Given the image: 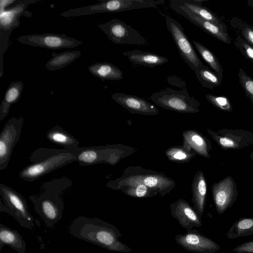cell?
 Instances as JSON below:
<instances>
[{
    "mask_svg": "<svg viewBox=\"0 0 253 253\" xmlns=\"http://www.w3.org/2000/svg\"><path fill=\"white\" fill-rule=\"evenodd\" d=\"M247 4L251 7H253V0H248L247 1Z\"/></svg>",
    "mask_w": 253,
    "mask_h": 253,
    "instance_id": "obj_40",
    "label": "cell"
},
{
    "mask_svg": "<svg viewBox=\"0 0 253 253\" xmlns=\"http://www.w3.org/2000/svg\"><path fill=\"white\" fill-rule=\"evenodd\" d=\"M69 231L73 236L109 251L129 253L132 249L119 240L122 236L114 225L97 218L78 216L72 221Z\"/></svg>",
    "mask_w": 253,
    "mask_h": 253,
    "instance_id": "obj_1",
    "label": "cell"
},
{
    "mask_svg": "<svg viewBox=\"0 0 253 253\" xmlns=\"http://www.w3.org/2000/svg\"><path fill=\"white\" fill-rule=\"evenodd\" d=\"M249 158L251 160H253V151L252 152V153H251L250 156H249Z\"/></svg>",
    "mask_w": 253,
    "mask_h": 253,
    "instance_id": "obj_41",
    "label": "cell"
},
{
    "mask_svg": "<svg viewBox=\"0 0 253 253\" xmlns=\"http://www.w3.org/2000/svg\"><path fill=\"white\" fill-rule=\"evenodd\" d=\"M167 27L170 33L180 55L191 70L202 64L181 24L168 15H165Z\"/></svg>",
    "mask_w": 253,
    "mask_h": 253,
    "instance_id": "obj_10",
    "label": "cell"
},
{
    "mask_svg": "<svg viewBox=\"0 0 253 253\" xmlns=\"http://www.w3.org/2000/svg\"><path fill=\"white\" fill-rule=\"evenodd\" d=\"M78 148L39 147L30 155L29 161L31 163L20 171L19 177L23 180L32 182L56 169L77 161Z\"/></svg>",
    "mask_w": 253,
    "mask_h": 253,
    "instance_id": "obj_3",
    "label": "cell"
},
{
    "mask_svg": "<svg viewBox=\"0 0 253 253\" xmlns=\"http://www.w3.org/2000/svg\"><path fill=\"white\" fill-rule=\"evenodd\" d=\"M191 190L193 207L201 218L204 212L207 195V182L202 170H199L195 174Z\"/></svg>",
    "mask_w": 253,
    "mask_h": 253,
    "instance_id": "obj_21",
    "label": "cell"
},
{
    "mask_svg": "<svg viewBox=\"0 0 253 253\" xmlns=\"http://www.w3.org/2000/svg\"><path fill=\"white\" fill-rule=\"evenodd\" d=\"M16 40L22 44L53 50L74 48L83 43L82 42L64 34L27 35L20 36Z\"/></svg>",
    "mask_w": 253,
    "mask_h": 253,
    "instance_id": "obj_14",
    "label": "cell"
},
{
    "mask_svg": "<svg viewBox=\"0 0 253 253\" xmlns=\"http://www.w3.org/2000/svg\"><path fill=\"white\" fill-rule=\"evenodd\" d=\"M24 118L13 117L5 124L0 134V171L8 166L14 146L19 141Z\"/></svg>",
    "mask_w": 253,
    "mask_h": 253,
    "instance_id": "obj_12",
    "label": "cell"
},
{
    "mask_svg": "<svg viewBox=\"0 0 253 253\" xmlns=\"http://www.w3.org/2000/svg\"><path fill=\"white\" fill-rule=\"evenodd\" d=\"M183 143L189 146L196 154L205 158H210L212 148L210 139L200 132L193 129L182 133Z\"/></svg>",
    "mask_w": 253,
    "mask_h": 253,
    "instance_id": "obj_22",
    "label": "cell"
},
{
    "mask_svg": "<svg viewBox=\"0 0 253 253\" xmlns=\"http://www.w3.org/2000/svg\"><path fill=\"white\" fill-rule=\"evenodd\" d=\"M46 138L50 142L60 145L64 149H75L79 147V141L58 125L55 126L47 131Z\"/></svg>",
    "mask_w": 253,
    "mask_h": 253,
    "instance_id": "obj_25",
    "label": "cell"
},
{
    "mask_svg": "<svg viewBox=\"0 0 253 253\" xmlns=\"http://www.w3.org/2000/svg\"><path fill=\"white\" fill-rule=\"evenodd\" d=\"M88 71L102 81L123 79V72L114 64L108 62L94 63L87 68Z\"/></svg>",
    "mask_w": 253,
    "mask_h": 253,
    "instance_id": "obj_27",
    "label": "cell"
},
{
    "mask_svg": "<svg viewBox=\"0 0 253 253\" xmlns=\"http://www.w3.org/2000/svg\"><path fill=\"white\" fill-rule=\"evenodd\" d=\"M23 85L21 81L13 82L10 84L0 105V121H2L7 116L11 106L19 100Z\"/></svg>",
    "mask_w": 253,
    "mask_h": 253,
    "instance_id": "obj_26",
    "label": "cell"
},
{
    "mask_svg": "<svg viewBox=\"0 0 253 253\" xmlns=\"http://www.w3.org/2000/svg\"><path fill=\"white\" fill-rule=\"evenodd\" d=\"M234 43L241 54L253 63V46L240 36H237L234 40Z\"/></svg>",
    "mask_w": 253,
    "mask_h": 253,
    "instance_id": "obj_37",
    "label": "cell"
},
{
    "mask_svg": "<svg viewBox=\"0 0 253 253\" xmlns=\"http://www.w3.org/2000/svg\"><path fill=\"white\" fill-rule=\"evenodd\" d=\"M238 77L246 96L249 98L253 107V79L241 68L238 70Z\"/></svg>",
    "mask_w": 253,
    "mask_h": 253,
    "instance_id": "obj_36",
    "label": "cell"
},
{
    "mask_svg": "<svg viewBox=\"0 0 253 253\" xmlns=\"http://www.w3.org/2000/svg\"><path fill=\"white\" fill-rule=\"evenodd\" d=\"M230 24L237 36H241L253 46V26L237 16H234L231 19Z\"/></svg>",
    "mask_w": 253,
    "mask_h": 253,
    "instance_id": "obj_34",
    "label": "cell"
},
{
    "mask_svg": "<svg viewBox=\"0 0 253 253\" xmlns=\"http://www.w3.org/2000/svg\"><path fill=\"white\" fill-rule=\"evenodd\" d=\"M114 190H121L126 195L133 198H151L157 195L158 192L142 184L123 185Z\"/></svg>",
    "mask_w": 253,
    "mask_h": 253,
    "instance_id": "obj_32",
    "label": "cell"
},
{
    "mask_svg": "<svg viewBox=\"0 0 253 253\" xmlns=\"http://www.w3.org/2000/svg\"><path fill=\"white\" fill-rule=\"evenodd\" d=\"M208 134L223 149H240L253 146V132L244 129H207Z\"/></svg>",
    "mask_w": 253,
    "mask_h": 253,
    "instance_id": "obj_13",
    "label": "cell"
},
{
    "mask_svg": "<svg viewBox=\"0 0 253 253\" xmlns=\"http://www.w3.org/2000/svg\"><path fill=\"white\" fill-rule=\"evenodd\" d=\"M236 253H253V240L242 243L233 249Z\"/></svg>",
    "mask_w": 253,
    "mask_h": 253,
    "instance_id": "obj_38",
    "label": "cell"
},
{
    "mask_svg": "<svg viewBox=\"0 0 253 253\" xmlns=\"http://www.w3.org/2000/svg\"><path fill=\"white\" fill-rule=\"evenodd\" d=\"M192 42L196 49L205 61L219 77L222 78L223 68L214 54L199 42L195 40H192Z\"/></svg>",
    "mask_w": 253,
    "mask_h": 253,
    "instance_id": "obj_33",
    "label": "cell"
},
{
    "mask_svg": "<svg viewBox=\"0 0 253 253\" xmlns=\"http://www.w3.org/2000/svg\"><path fill=\"white\" fill-rule=\"evenodd\" d=\"M150 99L157 106L165 109L182 113L200 112V102L191 96L185 88L177 90L168 87L153 93Z\"/></svg>",
    "mask_w": 253,
    "mask_h": 253,
    "instance_id": "obj_6",
    "label": "cell"
},
{
    "mask_svg": "<svg viewBox=\"0 0 253 253\" xmlns=\"http://www.w3.org/2000/svg\"><path fill=\"white\" fill-rule=\"evenodd\" d=\"M176 243L183 249L195 253H215L219 245L196 229L187 230L184 234L175 236Z\"/></svg>",
    "mask_w": 253,
    "mask_h": 253,
    "instance_id": "obj_16",
    "label": "cell"
},
{
    "mask_svg": "<svg viewBox=\"0 0 253 253\" xmlns=\"http://www.w3.org/2000/svg\"><path fill=\"white\" fill-rule=\"evenodd\" d=\"M194 72L203 87L212 89L214 87H218L222 83V78L203 63L197 67Z\"/></svg>",
    "mask_w": 253,
    "mask_h": 253,
    "instance_id": "obj_29",
    "label": "cell"
},
{
    "mask_svg": "<svg viewBox=\"0 0 253 253\" xmlns=\"http://www.w3.org/2000/svg\"><path fill=\"white\" fill-rule=\"evenodd\" d=\"M165 154L170 161L185 164L189 163L196 153L189 146L182 143L179 146L170 147L165 151Z\"/></svg>",
    "mask_w": 253,
    "mask_h": 253,
    "instance_id": "obj_30",
    "label": "cell"
},
{
    "mask_svg": "<svg viewBox=\"0 0 253 253\" xmlns=\"http://www.w3.org/2000/svg\"><path fill=\"white\" fill-rule=\"evenodd\" d=\"M81 54L78 50L66 51L59 53H52L51 58L45 64L46 68L50 71H55L71 64Z\"/></svg>",
    "mask_w": 253,
    "mask_h": 253,
    "instance_id": "obj_28",
    "label": "cell"
},
{
    "mask_svg": "<svg viewBox=\"0 0 253 253\" xmlns=\"http://www.w3.org/2000/svg\"><path fill=\"white\" fill-rule=\"evenodd\" d=\"M169 5L174 11L181 15L212 37L225 43H231V39L227 32V27L220 26L204 20L184 8L172 4Z\"/></svg>",
    "mask_w": 253,
    "mask_h": 253,
    "instance_id": "obj_17",
    "label": "cell"
},
{
    "mask_svg": "<svg viewBox=\"0 0 253 253\" xmlns=\"http://www.w3.org/2000/svg\"><path fill=\"white\" fill-rule=\"evenodd\" d=\"M205 97L211 104L220 110L230 112L233 110L230 100L226 96L207 94Z\"/></svg>",
    "mask_w": 253,
    "mask_h": 253,
    "instance_id": "obj_35",
    "label": "cell"
},
{
    "mask_svg": "<svg viewBox=\"0 0 253 253\" xmlns=\"http://www.w3.org/2000/svg\"><path fill=\"white\" fill-rule=\"evenodd\" d=\"M169 208L171 215L182 228L189 230L202 226L201 217L186 201L180 199L170 204Z\"/></svg>",
    "mask_w": 253,
    "mask_h": 253,
    "instance_id": "obj_18",
    "label": "cell"
},
{
    "mask_svg": "<svg viewBox=\"0 0 253 253\" xmlns=\"http://www.w3.org/2000/svg\"><path fill=\"white\" fill-rule=\"evenodd\" d=\"M7 245L18 253H25L26 243L20 233L15 230L0 223V251Z\"/></svg>",
    "mask_w": 253,
    "mask_h": 253,
    "instance_id": "obj_24",
    "label": "cell"
},
{
    "mask_svg": "<svg viewBox=\"0 0 253 253\" xmlns=\"http://www.w3.org/2000/svg\"><path fill=\"white\" fill-rule=\"evenodd\" d=\"M164 3L163 0H103L96 4L71 9L70 14L71 17H74L104 12H124L145 8H156Z\"/></svg>",
    "mask_w": 253,
    "mask_h": 253,
    "instance_id": "obj_7",
    "label": "cell"
},
{
    "mask_svg": "<svg viewBox=\"0 0 253 253\" xmlns=\"http://www.w3.org/2000/svg\"><path fill=\"white\" fill-rule=\"evenodd\" d=\"M176 81L175 79V76H170L168 78V81L169 82V84H172L173 83H177L176 86H185L186 85V83L184 82L180 79L176 77Z\"/></svg>",
    "mask_w": 253,
    "mask_h": 253,
    "instance_id": "obj_39",
    "label": "cell"
},
{
    "mask_svg": "<svg viewBox=\"0 0 253 253\" xmlns=\"http://www.w3.org/2000/svg\"><path fill=\"white\" fill-rule=\"evenodd\" d=\"M135 152L136 150L132 147L122 144L79 147L77 162L82 167L99 164L115 166Z\"/></svg>",
    "mask_w": 253,
    "mask_h": 253,
    "instance_id": "obj_5",
    "label": "cell"
},
{
    "mask_svg": "<svg viewBox=\"0 0 253 253\" xmlns=\"http://www.w3.org/2000/svg\"><path fill=\"white\" fill-rule=\"evenodd\" d=\"M72 185V180L67 177L53 179L42 184L40 193L29 196L36 212L47 227L52 229L62 218L64 204L61 195Z\"/></svg>",
    "mask_w": 253,
    "mask_h": 253,
    "instance_id": "obj_2",
    "label": "cell"
},
{
    "mask_svg": "<svg viewBox=\"0 0 253 253\" xmlns=\"http://www.w3.org/2000/svg\"><path fill=\"white\" fill-rule=\"evenodd\" d=\"M111 97L132 114L145 116L159 114V110L154 104L141 97L125 93H116Z\"/></svg>",
    "mask_w": 253,
    "mask_h": 253,
    "instance_id": "obj_19",
    "label": "cell"
},
{
    "mask_svg": "<svg viewBox=\"0 0 253 253\" xmlns=\"http://www.w3.org/2000/svg\"><path fill=\"white\" fill-rule=\"evenodd\" d=\"M205 1V0H171L169 1V4L184 8L204 20L227 27L220 17L207 7L202 5L203 2Z\"/></svg>",
    "mask_w": 253,
    "mask_h": 253,
    "instance_id": "obj_20",
    "label": "cell"
},
{
    "mask_svg": "<svg viewBox=\"0 0 253 253\" xmlns=\"http://www.w3.org/2000/svg\"><path fill=\"white\" fill-rule=\"evenodd\" d=\"M35 0H16L12 4V7L8 9H1L0 14V71L3 75V55L8 45V39L10 33L19 26V18L25 15L31 17L32 13L26 9L29 4L36 2Z\"/></svg>",
    "mask_w": 253,
    "mask_h": 253,
    "instance_id": "obj_8",
    "label": "cell"
},
{
    "mask_svg": "<svg viewBox=\"0 0 253 253\" xmlns=\"http://www.w3.org/2000/svg\"><path fill=\"white\" fill-rule=\"evenodd\" d=\"M134 184H142L153 189L162 197L169 193L176 186L174 180L164 173L135 166L126 168L121 177L109 181L106 187L114 190L121 185Z\"/></svg>",
    "mask_w": 253,
    "mask_h": 253,
    "instance_id": "obj_4",
    "label": "cell"
},
{
    "mask_svg": "<svg viewBox=\"0 0 253 253\" xmlns=\"http://www.w3.org/2000/svg\"><path fill=\"white\" fill-rule=\"evenodd\" d=\"M0 211L13 216L23 227L32 229L34 227V218L30 214L27 203L23 196L12 188L0 184Z\"/></svg>",
    "mask_w": 253,
    "mask_h": 253,
    "instance_id": "obj_9",
    "label": "cell"
},
{
    "mask_svg": "<svg viewBox=\"0 0 253 253\" xmlns=\"http://www.w3.org/2000/svg\"><path fill=\"white\" fill-rule=\"evenodd\" d=\"M212 200L218 214H222L231 208L238 195L237 185L231 176H227L211 187Z\"/></svg>",
    "mask_w": 253,
    "mask_h": 253,
    "instance_id": "obj_15",
    "label": "cell"
},
{
    "mask_svg": "<svg viewBox=\"0 0 253 253\" xmlns=\"http://www.w3.org/2000/svg\"><path fill=\"white\" fill-rule=\"evenodd\" d=\"M123 55L133 64L153 68L166 63L169 59L160 55L138 50H127Z\"/></svg>",
    "mask_w": 253,
    "mask_h": 253,
    "instance_id": "obj_23",
    "label": "cell"
},
{
    "mask_svg": "<svg viewBox=\"0 0 253 253\" xmlns=\"http://www.w3.org/2000/svg\"><path fill=\"white\" fill-rule=\"evenodd\" d=\"M253 235V217H242L232 224L227 233V237L233 239Z\"/></svg>",
    "mask_w": 253,
    "mask_h": 253,
    "instance_id": "obj_31",
    "label": "cell"
},
{
    "mask_svg": "<svg viewBox=\"0 0 253 253\" xmlns=\"http://www.w3.org/2000/svg\"><path fill=\"white\" fill-rule=\"evenodd\" d=\"M98 27L115 43L119 44L146 45L145 38L130 26L118 19L99 24Z\"/></svg>",
    "mask_w": 253,
    "mask_h": 253,
    "instance_id": "obj_11",
    "label": "cell"
}]
</instances>
